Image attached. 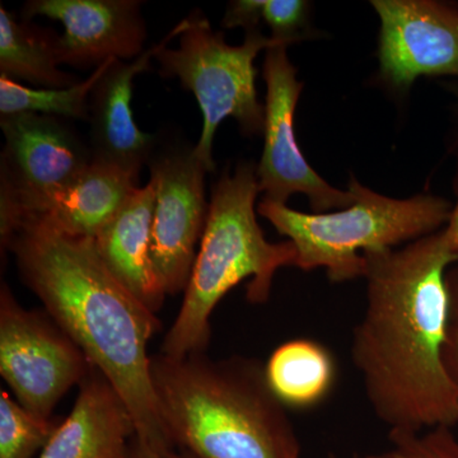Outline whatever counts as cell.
<instances>
[{"label":"cell","instance_id":"1","mask_svg":"<svg viewBox=\"0 0 458 458\" xmlns=\"http://www.w3.org/2000/svg\"><path fill=\"white\" fill-rule=\"evenodd\" d=\"M364 258L366 311L352 331L351 355L370 408L390 432L454 429L458 387L445 369V348L447 274L458 259L445 229Z\"/></svg>","mask_w":458,"mask_h":458},{"label":"cell","instance_id":"2","mask_svg":"<svg viewBox=\"0 0 458 458\" xmlns=\"http://www.w3.org/2000/svg\"><path fill=\"white\" fill-rule=\"evenodd\" d=\"M2 246L16 256L22 282L47 315L122 396L135 438L176 448L159 414L148 354L161 321L111 276L95 238L69 236L22 218L2 236Z\"/></svg>","mask_w":458,"mask_h":458},{"label":"cell","instance_id":"3","mask_svg":"<svg viewBox=\"0 0 458 458\" xmlns=\"http://www.w3.org/2000/svg\"><path fill=\"white\" fill-rule=\"evenodd\" d=\"M165 433L198 458H302L286 408L251 358L150 357Z\"/></svg>","mask_w":458,"mask_h":458},{"label":"cell","instance_id":"4","mask_svg":"<svg viewBox=\"0 0 458 458\" xmlns=\"http://www.w3.org/2000/svg\"><path fill=\"white\" fill-rule=\"evenodd\" d=\"M258 167L250 162L225 174L213 186L207 225L179 315L165 334L161 352L171 358L207 352L210 318L225 295L247 278V301L267 303L280 267H295L291 241L271 243L256 219L260 194Z\"/></svg>","mask_w":458,"mask_h":458},{"label":"cell","instance_id":"5","mask_svg":"<svg viewBox=\"0 0 458 458\" xmlns=\"http://www.w3.org/2000/svg\"><path fill=\"white\" fill-rule=\"evenodd\" d=\"M354 203L333 213H302L262 199L258 212L297 250L295 267H324L333 283L364 278V255L409 245L445 227L451 204L432 195L393 199L377 194L352 177Z\"/></svg>","mask_w":458,"mask_h":458},{"label":"cell","instance_id":"6","mask_svg":"<svg viewBox=\"0 0 458 458\" xmlns=\"http://www.w3.org/2000/svg\"><path fill=\"white\" fill-rule=\"evenodd\" d=\"M179 49L165 47L157 54L165 78H179L181 86L194 93L203 114V131L195 153L207 165L216 170L213 140L223 120L233 117L246 135L264 132L265 106L256 92L254 62L261 50L293 40L267 38L260 29L247 30L245 42L231 47L222 32H214L201 11L192 12L183 20Z\"/></svg>","mask_w":458,"mask_h":458},{"label":"cell","instance_id":"7","mask_svg":"<svg viewBox=\"0 0 458 458\" xmlns=\"http://www.w3.org/2000/svg\"><path fill=\"white\" fill-rule=\"evenodd\" d=\"M92 369L49 315L23 309L8 285H2L0 373L23 408L50 419L63 396Z\"/></svg>","mask_w":458,"mask_h":458},{"label":"cell","instance_id":"8","mask_svg":"<svg viewBox=\"0 0 458 458\" xmlns=\"http://www.w3.org/2000/svg\"><path fill=\"white\" fill-rule=\"evenodd\" d=\"M156 190L150 234V261L165 295L188 288L197 260V246L207 225V165L195 147L165 148L149 161Z\"/></svg>","mask_w":458,"mask_h":458},{"label":"cell","instance_id":"9","mask_svg":"<svg viewBox=\"0 0 458 458\" xmlns=\"http://www.w3.org/2000/svg\"><path fill=\"white\" fill-rule=\"evenodd\" d=\"M267 82L264 150L258 165V179L265 200L285 204L293 194H304L315 213L345 209L354 194L334 188L316 174L302 155L294 132V113L303 83L286 56L285 45L265 54L262 68Z\"/></svg>","mask_w":458,"mask_h":458},{"label":"cell","instance_id":"10","mask_svg":"<svg viewBox=\"0 0 458 458\" xmlns=\"http://www.w3.org/2000/svg\"><path fill=\"white\" fill-rule=\"evenodd\" d=\"M385 81L408 89L427 75L458 77V7L432 0H375Z\"/></svg>","mask_w":458,"mask_h":458},{"label":"cell","instance_id":"11","mask_svg":"<svg viewBox=\"0 0 458 458\" xmlns=\"http://www.w3.org/2000/svg\"><path fill=\"white\" fill-rule=\"evenodd\" d=\"M4 149L0 195L38 197L71 182L93 162L90 148L59 117L36 113L2 114Z\"/></svg>","mask_w":458,"mask_h":458},{"label":"cell","instance_id":"12","mask_svg":"<svg viewBox=\"0 0 458 458\" xmlns=\"http://www.w3.org/2000/svg\"><path fill=\"white\" fill-rule=\"evenodd\" d=\"M137 0H31L22 20H57L65 32L57 38L60 64L90 68L108 60L137 59L144 51L147 27Z\"/></svg>","mask_w":458,"mask_h":458},{"label":"cell","instance_id":"13","mask_svg":"<svg viewBox=\"0 0 458 458\" xmlns=\"http://www.w3.org/2000/svg\"><path fill=\"white\" fill-rule=\"evenodd\" d=\"M137 177L113 165L92 162L62 188L38 197L0 195V234L22 218L35 219L74 237L96 238L122 209Z\"/></svg>","mask_w":458,"mask_h":458},{"label":"cell","instance_id":"14","mask_svg":"<svg viewBox=\"0 0 458 458\" xmlns=\"http://www.w3.org/2000/svg\"><path fill=\"white\" fill-rule=\"evenodd\" d=\"M185 29L181 21L159 44L125 63L114 60L89 95L90 152L95 164L113 165L140 179L155 155L156 140L138 128L131 113L132 81L150 68L157 54Z\"/></svg>","mask_w":458,"mask_h":458},{"label":"cell","instance_id":"15","mask_svg":"<svg viewBox=\"0 0 458 458\" xmlns=\"http://www.w3.org/2000/svg\"><path fill=\"white\" fill-rule=\"evenodd\" d=\"M135 434L122 396L93 369L80 385L71 414L36 458H128Z\"/></svg>","mask_w":458,"mask_h":458},{"label":"cell","instance_id":"16","mask_svg":"<svg viewBox=\"0 0 458 458\" xmlns=\"http://www.w3.org/2000/svg\"><path fill=\"white\" fill-rule=\"evenodd\" d=\"M155 205L156 190L149 181L132 191L113 221L96 236L95 245L111 276L157 315L165 293L150 261Z\"/></svg>","mask_w":458,"mask_h":458},{"label":"cell","instance_id":"17","mask_svg":"<svg viewBox=\"0 0 458 458\" xmlns=\"http://www.w3.org/2000/svg\"><path fill=\"white\" fill-rule=\"evenodd\" d=\"M265 376L285 408L307 409L327 399L335 384L336 366L324 345L309 339L278 346L265 364Z\"/></svg>","mask_w":458,"mask_h":458},{"label":"cell","instance_id":"18","mask_svg":"<svg viewBox=\"0 0 458 458\" xmlns=\"http://www.w3.org/2000/svg\"><path fill=\"white\" fill-rule=\"evenodd\" d=\"M57 38L53 30L20 22L0 7V72L45 89H68L80 83L75 75L60 71Z\"/></svg>","mask_w":458,"mask_h":458},{"label":"cell","instance_id":"19","mask_svg":"<svg viewBox=\"0 0 458 458\" xmlns=\"http://www.w3.org/2000/svg\"><path fill=\"white\" fill-rule=\"evenodd\" d=\"M114 60L98 66L87 80L68 89H30L0 75V113H36L89 122L90 92Z\"/></svg>","mask_w":458,"mask_h":458},{"label":"cell","instance_id":"20","mask_svg":"<svg viewBox=\"0 0 458 458\" xmlns=\"http://www.w3.org/2000/svg\"><path fill=\"white\" fill-rule=\"evenodd\" d=\"M59 424L38 417L8 393L0 394V458H35L50 441Z\"/></svg>","mask_w":458,"mask_h":458},{"label":"cell","instance_id":"21","mask_svg":"<svg viewBox=\"0 0 458 458\" xmlns=\"http://www.w3.org/2000/svg\"><path fill=\"white\" fill-rule=\"evenodd\" d=\"M399 458H458V437L451 428H436L421 433H388Z\"/></svg>","mask_w":458,"mask_h":458},{"label":"cell","instance_id":"22","mask_svg":"<svg viewBox=\"0 0 458 458\" xmlns=\"http://www.w3.org/2000/svg\"><path fill=\"white\" fill-rule=\"evenodd\" d=\"M310 3L304 0H262L261 20L271 36L295 42L302 40L303 27L309 20Z\"/></svg>","mask_w":458,"mask_h":458},{"label":"cell","instance_id":"23","mask_svg":"<svg viewBox=\"0 0 458 458\" xmlns=\"http://www.w3.org/2000/svg\"><path fill=\"white\" fill-rule=\"evenodd\" d=\"M261 4L262 0H236L229 3L223 18V27H243L245 31L258 29L261 21Z\"/></svg>","mask_w":458,"mask_h":458},{"label":"cell","instance_id":"24","mask_svg":"<svg viewBox=\"0 0 458 458\" xmlns=\"http://www.w3.org/2000/svg\"><path fill=\"white\" fill-rule=\"evenodd\" d=\"M128 458H198L185 451H176V448H156L132 438Z\"/></svg>","mask_w":458,"mask_h":458},{"label":"cell","instance_id":"25","mask_svg":"<svg viewBox=\"0 0 458 458\" xmlns=\"http://www.w3.org/2000/svg\"><path fill=\"white\" fill-rule=\"evenodd\" d=\"M445 363L448 375L458 387V321L451 319L447 344L445 348Z\"/></svg>","mask_w":458,"mask_h":458},{"label":"cell","instance_id":"26","mask_svg":"<svg viewBox=\"0 0 458 458\" xmlns=\"http://www.w3.org/2000/svg\"><path fill=\"white\" fill-rule=\"evenodd\" d=\"M443 229H445V237H447L448 243H450L452 252L458 259V199L456 207L452 209L450 221Z\"/></svg>","mask_w":458,"mask_h":458},{"label":"cell","instance_id":"27","mask_svg":"<svg viewBox=\"0 0 458 458\" xmlns=\"http://www.w3.org/2000/svg\"><path fill=\"white\" fill-rule=\"evenodd\" d=\"M448 291L451 300V319L458 321V265L447 274Z\"/></svg>","mask_w":458,"mask_h":458},{"label":"cell","instance_id":"28","mask_svg":"<svg viewBox=\"0 0 458 458\" xmlns=\"http://www.w3.org/2000/svg\"><path fill=\"white\" fill-rule=\"evenodd\" d=\"M330 458H337V457H330ZM352 458H399L394 454V452L393 450L387 451V452H382V454H367V456H360V457H352Z\"/></svg>","mask_w":458,"mask_h":458}]
</instances>
